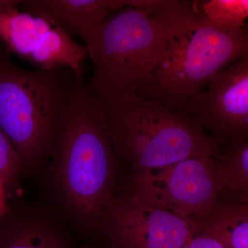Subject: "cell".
Masks as SVG:
<instances>
[{
	"mask_svg": "<svg viewBox=\"0 0 248 248\" xmlns=\"http://www.w3.org/2000/svg\"><path fill=\"white\" fill-rule=\"evenodd\" d=\"M144 0L109 15L80 38L93 65L88 86L102 101L138 97L155 99V76L182 23L195 11L194 3L178 1L169 9L143 8Z\"/></svg>",
	"mask_w": 248,
	"mask_h": 248,
	"instance_id": "6da1fadb",
	"label": "cell"
},
{
	"mask_svg": "<svg viewBox=\"0 0 248 248\" xmlns=\"http://www.w3.org/2000/svg\"><path fill=\"white\" fill-rule=\"evenodd\" d=\"M51 155L68 208L88 226L100 224L115 196L117 157L100 100L84 77L63 116Z\"/></svg>",
	"mask_w": 248,
	"mask_h": 248,
	"instance_id": "7a4b0ae2",
	"label": "cell"
},
{
	"mask_svg": "<svg viewBox=\"0 0 248 248\" xmlns=\"http://www.w3.org/2000/svg\"><path fill=\"white\" fill-rule=\"evenodd\" d=\"M100 102L117 157L133 174L221 152L192 117L156 99L131 96Z\"/></svg>",
	"mask_w": 248,
	"mask_h": 248,
	"instance_id": "3957f363",
	"label": "cell"
},
{
	"mask_svg": "<svg viewBox=\"0 0 248 248\" xmlns=\"http://www.w3.org/2000/svg\"><path fill=\"white\" fill-rule=\"evenodd\" d=\"M83 77L68 68H23L0 43V129L20 155L24 168L34 167L51 155Z\"/></svg>",
	"mask_w": 248,
	"mask_h": 248,
	"instance_id": "277c9868",
	"label": "cell"
},
{
	"mask_svg": "<svg viewBox=\"0 0 248 248\" xmlns=\"http://www.w3.org/2000/svg\"><path fill=\"white\" fill-rule=\"evenodd\" d=\"M248 53V28L221 30L197 11L182 23L155 76V99L182 108L228 63Z\"/></svg>",
	"mask_w": 248,
	"mask_h": 248,
	"instance_id": "5b68a950",
	"label": "cell"
},
{
	"mask_svg": "<svg viewBox=\"0 0 248 248\" xmlns=\"http://www.w3.org/2000/svg\"><path fill=\"white\" fill-rule=\"evenodd\" d=\"M124 193L182 218L202 223L219 199L216 157L200 156L132 176Z\"/></svg>",
	"mask_w": 248,
	"mask_h": 248,
	"instance_id": "8992f818",
	"label": "cell"
},
{
	"mask_svg": "<svg viewBox=\"0 0 248 248\" xmlns=\"http://www.w3.org/2000/svg\"><path fill=\"white\" fill-rule=\"evenodd\" d=\"M19 3L0 0V42L6 50L35 69L68 68L84 76L83 66L88 59L84 45L45 18L24 11Z\"/></svg>",
	"mask_w": 248,
	"mask_h": 248,
	"instance_id": "52a82bcc",
	"label": "cell"
},
{
	"mask_svg": "<svg viewBox=\"0 0 248 248\" xmlns=\"http://www.w3.org/2000/svg\"><path fill=\"white\" fill-rule=\"evenodd\" d=\"M100 224L114 248H182L202 223L155 208L122 192L107 205Z\"/></svg>",
	"mask_w": 248,
	"mask_h": 248,
	"instance_id": "ba28073f",
	"label": "cell"
},
{
	"mask_svg": "<svg viewBox=\"0 0 248 248\" xmlns=\"http://www.w3.org/2000/svg\"><path fill=\"white\" fill-rule=\"evenodd\" d=\"M181 112L220 145L248 141V53L217 73Z\"/></svg>",
	"mask_w": 248,
	"mask_h": 248,
	"instance_id": "9c48e42d",
	"label": "cell"
},
{
	"mask_svg": "<svg viewBox=\"0 0 248 248\" xmlns=\"http://www.w3.org/2000/svg\"><path fill=\"white\" fill-rule=\"evenodd\" d=\"M128 0H24L21 9L45 18L72 38L81 37Z\"/></svg>",
	"mask_w": 248,
	"mask_h": 248,
	"instance_id": "30bf717a",
	"label": "cell"
},
{
	"mask_svg": "<svg viewBox=\"0 0 248 248\" xmlns=\"http://www.w3.org/2000/svg\"><path fill=\"white\" fill-rule=\"evenodd\" d=\"M0 248H64L55 227L42 220L15 216L0 219Z\"/></svg>",
	"mask_w": 248,
	"mask_h": 248,
	"instance_id": "8fae6325",
	"label": "cell"
},
{
	"mask_svg": "<svg viewBox=\"0 0 248 248\" xmlns=\"http://www.w3.org/2000/svg\"><path fill=\"white\" fill-rule=\"evenodd\" d=\"M202 229L221 239L228 248H248V203L220 196Z\"/></svg>",
	"mask_w": 248,
	"mask_h": 248,
	"instance_id": "7c38bea8",
	"label": "cell"
},
{
	"mask_svg": "<svg viewBox=\"0 0 248 248\" xmlns=\"http://www.w3.org/2000/svg\"><path fill=\"white\" fill-rule=\"evenodd\" d=\"M216 162L220 196L248 203V141L226 146Z\"/></svg>",
	"mask_w": 248,
	"mask_h": 248,
	"instance_id": "4fadbf2b",
	"label": "cell"
},
{
	"mask_svg": "<svg viewBox=\"0 0 248 248\" xmlns=\"http://www.w3.org/2000/svg\"><path fill=\"white\" fill-rule=\"evenodd\" d=\"M195 4L203 17L221 30L239 31L247 26L248 0H208Z\"/></svg>",
	"mask_w": 248,
	"mask_h": 248,
	"instance_id": "5bb4252c",
	"label": "cell"
},
{
	"mask_svg": "<svg viewBox=\"0 0 248 248\" xmlns=\"http://www.w3.org/2000/svg\"><path fill=\"white\" fill-rule=\"evenodd\" d=\"M23 169L20 155L0 129V181L7 197L16 192Z\"/></svg>",
	"mask_w": 248,
	"mask_h": 248,
	"instance_id": "9a60e30c",
	"label": "cell"
},
{
	"mask_svg": "<svg viewBox=\"0 0 248 248\" xmlns=\"http://www.w3.org/2000/svg\"><path fill=\"white\" fill-rule=\"evenodd\" d=\"M182 248H228L226 245L216 236L202 231L191 238Z\"/></svg>",
	"mask_w": 248,
	"mask_h": 248,
	"instance_id": "2e32d148",
	"label": "cell"
},
{
	"mask_svg": "<svg viewBox=\"0 0 248 248\" xmlns=\"http://www.w3.org/2000/svg\"><path fill=\"white\" fill-rule=\"evenodd\" d=\"M7 195L4 185L0 181V219L9 213L10 208L7 204Z\"/></svg>",
	"mask_w": 248,
	"mask_h": 248,
	"instance_id": "e0dca14e",
	"label": "cell"
},
{
	"mask_svg": "<svg viewBox=\"0 0 248 248\" xmlns=\"http://www.w3.org/2000/svg\"><path fill=\"white\" fill-rule=\"evenodd\" d=\"M82 248H93L90 247V246H84V247H83Z\"/></svg>",
	"mask_w": 248,
	"mask_h": 248,
	"instance_id": "ac0fdd59",
	"label": "cell"
},
{
	"mask_svg": "<svg viewBox=\"0 0 248 248\" xmlns=\"http://www.w3.org/2000/svg\"><path fill=\"white\" fill-rule=\"evenodd\" d=\"M247 27L248 28V25H247Z\"/></svg>",
	"mask_w": 248,
	"mask_h": 248,
	"instance_id": "d6986e66",
	"label": "cell"
}]
</instances>
